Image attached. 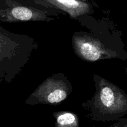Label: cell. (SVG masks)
Masks as SVG:
<instances>
[{
	"instance_id": "cell-1",
	"label": "cell",
	"mask_w": 127,
	"mask_h": 127,
	"mask_svg": "<svg viewBox=\"0 0 127 127\" xmlns=\"http://www.w3.org/2000/svg\"><path fill=\"white\" fill-rule=\"evenodd\" d=\"M95 91L93 97L82 103L93 121L111 122L127 115V94L105 78L93 74Z\"/></svg>"
},
{
	"instance_id": "cell-6",
	"label": "cell",
	"mask_w": 127,
	"mask_h": 127,
	"mask_svg": "<svg viewBox=\"0 0 127 127\" xmlns=\"http://www.w3.org/2000/svg\"><path fill=\"white\" fill-rule=\"evenodd\" d=\"M33 3L45 8L54 9L68 14L72 19L94 13V5L83 0H32Z\"/></svg>"
},
{
	"instance_id": "cell-3",
	"label": "cell",
	"mask_w": 127,
	"mask_h": 127,
	"mask_svg": "<svg viewBox=\"0 0 127 127\" xmlns=\"http://www.w3.org/2000/svg\"><path fill=\"white\" fill-rule=\"evenodd\" d=\"M37 48L34 38L12 33L0 27V79L10 83L19 74L33 50Z\"/></svg>"
},
{
	"instance_id": "cell-9",
	"label": "cell",
	"mask_w": 127,
	"mask_h": 127,
	"mask_svg": "<svg viewBox=\"0 0 127 127\" xmlns=\"http://www.w3.org/2000/svg\"><path fill=\"white\" fill-rule=\"evenodd\" d=\"M83 1H87V2H91V3L93 4V5H94V6H95V7H98V5L97 4L96 2H94L93 0H83Z\"/></svg>"
},
{
	"instance_id": "cell-10",
	"label": "cell",
	"mask_w": 127,
	"mask_h": 127,
	"mask_svg": "<svg viewBox=\"0 0 127 127\" xmlns=\"http://www.w3.org/2000/svg\"><path fill=\"white\" fill-rule=\"evenodd\" d=\"M125 73H126V74H127V66L126 67V68H125Z\"/></svg>"
},
{
	"instance_id": "cell-2",
	"label": "cell",
	"mask_w": 127,
	"mask_h": 127,
	"mask_svg": "<svg viewBox=\"0 0 127 127\" xmlns=\"http://www.w3.org/2000/svg\"><path fill=\"white\" fill-rule=\"evenodd\" d=\"M71 43L76 55L84 62L127 59V52L124 49V43L119 33L114 35V33H104L100 31L96 33L74 32Z\"/></svg>"
},
{
	"instance_id": "cell-5",
	"label": "cell",
	"mask_w": 127,
	"mask_h": 127,
	"mask_svg": "<svg viewBox=\"0 0 127 127\" xmlns=\"http://www.w3.org/2000/svg\"><path fill=\"white\" fill-rule=\"evenodd\" d=\"M63 12L54 9L38 8L22 0H0V21L14 23L27 21L50 22Z\"/></svg>"
},
{
	"instance_id": "cell-4",
	"label": "cell",
	"mask_w": 127,
	"mask_h": 127,
	"mask_svg": "<svg viewBox=\"0 0 127 127\" xmlns=\"http://www.w3.org/2000/svg\"><path fill=\"white\" fill-rule=\"evenodd\" d=\"M72 90L71 83L64 74L55 73L45 79L26 99L25 104L57 105L68 97Z\"/></svg>"
},
{
	"instance_id": "cell-8",
	"label": "cell",
	"mask_w": 127,
	"mask_h": 127,
	"mask_svg": "<svg viewBox=\"0 0 127 127\" xmlns=\"http://www.w3.org/2000/svg\"><path fill=\"white\" fill-rule=\"evenodd\" d=\"M110 127H127V118H120Z\"/></svg>"
},
{
	"instance_id": "cell-7",
	"label": "cell",
	"mask_w": 127,
	"mask_h": 127,
	"mask_svg": "<svg viewBox=\"0 0 127 127\" xmlns=\"http://www.w3.org/2000/svg\"><path fill=\"white\" fill-rule=\"evenodd\" d=\"M52 115L55 120L52 127H80L79 117L75 113L60 110L55 112Z\"/></svg>"
}]
</instances>
